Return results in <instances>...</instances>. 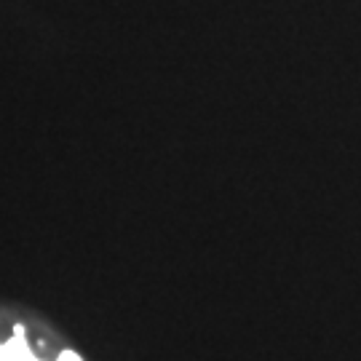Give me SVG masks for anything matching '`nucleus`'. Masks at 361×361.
<instances>
[{"mask_svg":"<svg viewBox=\"0 0 361 361\" xmlns=\"http://www.w3.org/2000/svg\"><path fill=\"white\" fill-rule=\"evenodd\" d=\"M38 361H43V359H38ZM56 361H83L78 353H73V350H65V353H59V359Z\"/></svg>","mask_w":361,"mask_h":361,"instance_id":"obj_1","label":"nucleus"}]
</instances>
